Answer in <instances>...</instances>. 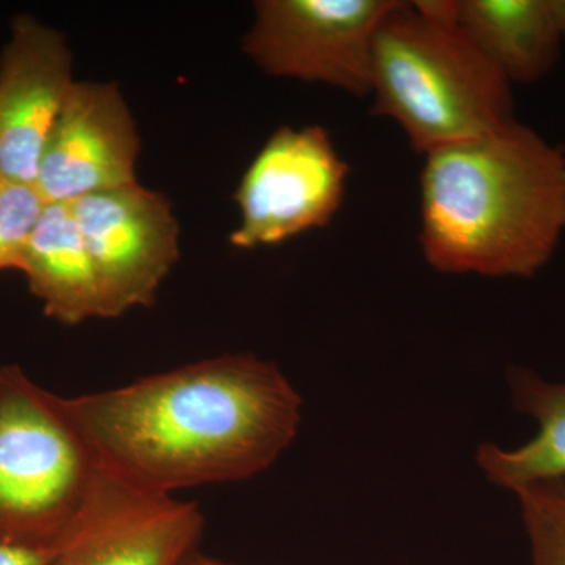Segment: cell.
Instances as JSON below:
<instances>
[{
	"label": "cell",
	"instance_id": "1",
	"mask_svg": "<svg viewBox=\"0 0 565 565\" xmlns=\"http://www.w3.org/2000/svg\"><path fill=\"white\" fill-rule=\"evenodd\" d=\"M65 405L103 471L172 497L269 470L296 440L303 414L280 367L252 353L65 397Z\"/></svg>",
	"mask_w": 565,
	"mask_h": 565
},
{
	"label": "cell",
	"instance_id": "2",
	"mask_svg": "<svg viewBox=\"0 0 565 565\" xmlns=\"http://www.w3.org/2000/svg\"><path fill=\"white\" fill-rule=\"evenodd\" d=\"M424 259L441 274L531 278L565 234V151L512 120L424 154Z\"/></svg>",
	"mask_w": 565,
	"mask_h": 565
},
{
	"label": "cell",
	"instance_id": "3",
	"mask_svg": "<svg viewBox=\"0 0 565 565\" xmlns=\"http://www.w3.org/2000/svg\"><path fill=\"white\" fill-rule=\"evenodd\" d=\"M370 96L423 156L515 118L511 82L460 29L456 0H397L375 32Z\"/></svg>",
	"mask_w": 565,
	"mask_h": 565
},
{
	"label": "cell",
	"instance_id": "4",
	"mask_svg": "<svg viewBox=\"0 0 565 565\" xmlns=\"http://www.w3.org/2000/svg\"><path fill=\"white\" fill-rule=\"evenodd\" d=\"M99 475L65 396L47 392L17 364L0 366V545L61 546Z\"/></svg>",
	"mask_w": 565,
	"mask_h": 565
},
{
	"label": "cell",
	"instance_id": "5",
	"mask_svg": "<svg viewBox=\"0 0 565 565\" xmlns=\"http://www.w3.org/2000/svg\"><path fill=\"white\" fill-rule=\"evenodd\" d=\"M397 0H259L243 50L275 77L370 96L379 25Z\"/></svg>",
	"mask_w": 565,
	"mask_h": 565
},
{
	"label": "cell",
	"instance_id": "6",
	"mask_svg": "<svg viewBox=\"0 0 565 565\" xmlns=\"http://www.w3.org/2000/svg\"><path fill=\"white\" fill-rule=\"evenodd\" d=\"M349 172L321 126L277 129L234 193L241 223L233 247H273L329 225L343 206Z\"/></svg>",
	"mask_w": 565,
	"mask_h": 565
},
{
	"label": "cell",
	"instance_id": "7",
	"mask_svg": "<svg viewBox=\"0 0 565 565\" xmlns=\"http://www.w3.org/2000/svg\"><path fill=\"white\" fill-rule=\"evenodd\" d=\"M68 204L98 274L107 319L151 305L180 258L172 203L132 182Z\"/></svg>",
	"mask_w": 565,
	"mask_h": 565
},
{
	"label": "cell",
	"instance_id": "8",
	"mask_svg": "<svg viewBox=\"0 0 565 565\" xmlns=\"http://www.w3.org/2000/svg\"><path fill=\"white\" fill-rule=\"evenodd\" d=\"M203 531L199 505L143 492L102 470L52 565H184Z\"/></svg>",
	"mask_w": 565,
	"mask_h": 565
},
{
	"label": "cell",
	"instance_id": "9",
	"mask_svg": "<svg viewBox=\"0 0 565 565\" xmlns=\"http://www.w3.org/2000/svg\"><path fill=\"white\" fill-rule=\"evenodd\" d=\"M140 137L114 82L76 81L50 134L35 188L46 203L137 182Z\"/></svg>",
	"mask_w": 565,
	"mask_h": 565
},
{
	"label": "cell",
	"instance_id": "10",
	"mask_svg": "<svg viewBox=\"0 0 565 565\" xmlns=\"http://www.w3.org/2000/svg\"><path fill=\"white\" fill-rule=\"evenodd\" d=\"M63 33L21 14L0 54V174L35 185L41 156L74 84Z\"/></svg>",
	"mask_w": 565,
	"mask_h": 565
},
{
	"label": "cell",
	"instance_id": "11",
	"mask_svg": "<svg viewBox=\"0 0 565 565\" xmlns=\"http://www.w3.org/2000/svg\"><path fill=\"white\" fill-rule=\"evenodd\" d=\"M17 270L55 321L107 319L98 274L68 203H46Z\"/></svg>",
	"mask_w": 565,
	"mask_h": 565
},
{
	"label": "cell",
	"instance_id": "12",
	"mask_svg": "<svg viewBox=\"0 0 565 565\" xmlns=\"http://www.w3.org/2000/svg\"><path fill=\"white\" fill-rule=\"evenodd\" d=\"M457 22L511 85L544 79L559 61L552 0H459Z\"/></svg>",
	"mask_w": 565,
	"mask_h": 565
},
{
	"label": "cell",
	"instance_id": "13",
	"mask_svg": "<svg viewBox=\"0 0 565 565\" xmlns=\"http://www.w3.org/2000/svg\"><path fill=\"white\" fill-rule=\"evenodd\" d=\"M512 404L534 418L539 433L514 449L479 445L476 463L501 489L514 490L534 482L565 479V384H552L526 367L508 371Z\"/></svg>",
	"mask_w": 565,
	"mask_h": 565
},
{
	"label": "cell",
	"instance_id": "14",
	"mask_svg": "<svg viewBox=\"0 0 565 565\" xmlns=\"http://www.w3.org/2000/svg\"><path fill=\"white\" fill-rule=\"evenodd\" d=\"M533 565H565V479L514 490Z\"/></svg>",
	"mask_w": 565,
	"mask_h": 565
},
{
	"label": "cell",
	"instance_id": "15",
	"mask_svg": "<svg viewBox=\"0 0 565 565\" xmlns=\"http://www.w3.org/2000/svg\"><path fill=\"white\" fill-rule=\"evenodd\" d=\"M44 206L46 202L35 185L10 181L0 184V270H17Z\"/></svg>",
	"mask_w": 565,
	"mask_h": 565
},
{
	"label": "cell",
	"instance_id": "16",
	"mask_svg": "<svg viewBox=\"0 0 565 565\" xmlns=\"http://www.w3.org/2000/svg\"><path fill=\"white\" fill-rule=\"evenodd\" d=\"M57 548H24L0 545V565H52Z\"/></svg>",
	"mask_w": 565,
	"mask_h": 565
},
{
	"label": "cell",
	"instance_id": "17",
	"mask_svg": "<svg viewBox=\"0 0 565 565\" xmlns=\"http://www.w3.org/2000/svg\"><path fill=\"white\" fill-rule=\"evenodd\" d=\"M184 565H237L232 563H225V561L215 559V557L200 555L199 552L193 553Z\"/></svg>",
	"mask_w": 565,
	"mask_h": 565
},
{
	"label": "cell",
	"instance_id": "18",
	"mask_svg": "<svg viewBox=\"0 0 565 565\" xmlns=\"http://www.w3.org/2000/svg\"><path fill=\"white\" fill-rule=\"evenodd\" d=\"M553 13H555L557 28L565 40V0H552Z\"/></svg>",
	"mask_w": 565,
	"mask_h": 565
},
{
	"label": "cell",
	"instance_id": "19",
	"mask_svg": "<svg viewBox=\"0 0 565 565\" xmlns=\"http://www.w3.org/2000/svg\"><path fill=\"white\" fill-rule=\"evenodd\" d=\"M3 182V178H2V174H0V184H2Z\"/></svg>",
	"mask_w": 565,
	"mask_h": 565
}]
</instances>
